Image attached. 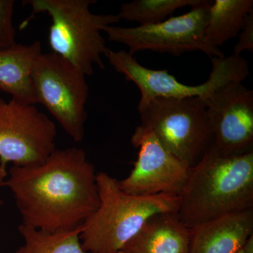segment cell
Segmentation results:
<instances>
[{
  "label": "cell",
  "mask_w": 253,
  "mask_h": 253,
  "mask_svg": "<svg viewBox=\"0 0 253 253\" xmlns=\"http://www.w3.org/2000/svg\"><path fill=\"white\" fill-rule=\"evenodd\" d=\"M14 0H0V50L16 44V28L14 27Z\"/></svg>",
  "instance_id": "cell-18"
},
{
  "label": "cell",
  "mask_w": 253,
  "mask_h": 253,
  "mask_svg": "<svg viewBox=\"0 0 253 253\" xmlns=\"http://www.w3.org/2000/svg\"></svg>",
  "instance_id": "cell-24"
},
{
  "label": "cell",
  "mask_w": 253,
  "mask_h": 253,
  "mask_svg": "<svg viewBox=\"0 0 253 253\" xmlns=\"http://www.w3.org/2000/svg\"><path fill=\"white\" fill-rule=\"evenodd\" d=\"M56 124L36 105L0 99V164L30 166L56 149Z\"/></svg>",
  "instance_id": "cell-9"
},
{
  "label": "cell",
  "mask_w": 253,
  "mask_h": 253,
  "mask_svg": "<svg viewBox=\"0 0 253 253\" xmlns=\"http://www.w3.org/2000/svg\"><path fill=\"white\" fill-rule=\"evenodd\" d=\"M82 226L71 230L49 232L21 224L18 231L24 244L15 253H86L80 238Z\"/></svg>",
  "instance_id": "cell-16"
},
{
  "label": "cell",
  "mask_w": 253,
  "mask_h": 253,
  "mask_svg": "<svg viewBox=\"0 0 253 253\" xmlns=\"http://www.w3.org/2000/svg\"><path fill=\"white\" fill-rule=\"evenodd\" d=\"M106 57L115 71L124 76L126 81L139 88V104L158 97H198L206 101L214 92L231 83H242L249 76L247 61L241 56L211 58L212 71L206 83L199 85H186L169 74L167 70H153L144 67L129 53L110 50Z\"/></svg>",
  "instance_id": "cell-7"
},
{
  "label": "cell",
  "mask_w": 253,
  "mask_h": 253,
  "mask_svg": "<svg viewBox=\"0 0 253 253\" xmlns=\"http://www.w3.org/2000/svg\"><path fill=\"white\" fill-rule=\"evenodd\" d=\"M253 209V151L224 156L212 148L191 168L177 215L188 229Z\"/></svg>",
  "instance_id": "cell-2"
},
{
  "label": "cell",
  "mask_w": 253,
  "mask_h": 253,
  "mask_svg": "<svg viewBox=\"0 0 253 253\" xmlns=\"http://www.w3.org/2000/svg\"><path fill=\"white\" fill-rule=\"evenodd\" d=\"M189 229L177 213L165 212L149 218L120 253H189Z\"/></svg>",
  "instance_id": "cell-13"
},
{
  "label": "cell",
  "mask_w": 253,
  "mask_h": 253,
  "mask_svg": "<svg viewBox=\"0 0 253 253\" xmlns=\"http://www.w3.org/2000/svg\"><path fill=\"white\" fill-rule=\"evenodd\" d=\"M201 0H134L121 5L117 14L120 20L136 22L139 26L154 24L167 19L181 8H190Z\"/></svg>",
  "instance_id": "cell-17"
},
{
  "label": "cell",
  "mask_w": 253,
  "mask_h": 253,
  "mask_svg": "<svg viewBox=\"0 0 253 253\" xmlns=\"http://www.w3.org/2000/svg\"><path fill=\"white\" fill-rule=\"evenodd\" d=\"M8 172L6 170V166L0 164V187L4 186V181L6 180Z\"/></svg>",
  "instance_id": "cell-21"
},
{
  "label": "cell",
  "mask_w": 253,
  "mask_h": 253,
  "mask_svg": "<svg viewBox=\"0 0 253 253\" xmlns=\"http://www.w3.org/2000/svg\"><path fill=\"white\" fill-rule=\"evenodd\" d=\"M36 105L41 104L76 142L85 134L89 86L86 76L55 53H42L32 72Z\"/></svg>",
  "instance_id": "cell-6"
},
{
  "label": "cell",
  "mask_w": 253,
  "mask_h": 253,
  "mask_svg": "<svg viewBox=\"0 0 253 253\" xmlns=\"http://www.w3.org/2000/svg\"><path fill=\"white\" fill-rule=\"evenodd\" d=\"M211 1L201 0L180 16L154 24L136 27L115 25L103 28L109 41L127 46L129 54L142 51L179 56L188 51H201L210 57H224L220 49L208 44L206 38L208 11Z\"/></svg>",
  "instance_id": "cell-8"
},
{
  "label": "cell",
  "mask_w": 253,
  "mask_h": 253,
  "mask_svg": "<svg viewBox=\"0 0 253 253\" xmlns=\"http://www.w3.org/2000/svg\"><path fill=\"white\" fill-rule=\"evenodd\" d=\"M1 205H2V201H1V199H0V206H1Z\"/></svg>",
  "instance_id": "cell-23"
},
{
  "label": "cell",
  "mask_w": 253,
  "mask_h": 253,
  "mask_svg": "<svg viewBox=\"0 0 253 253\" xmlns=\"http://www.w3.org/2000/svg\"><path fill=\"white\" fill-rule=\"evenodd\" d=\"M241 250L244 253H253V234L246 240Z\"/></svg>",
  "instance_id": "cell-20"
},
{
  "label": "cell",
  "mask_w": 253,
  "mask_h": 253,
  "mask_svg": "<svg viewBox=\"0 0 253 253\" xmlns=\"http://www.w3.org/2000/svg\"><path fill=\"white\" fill-rule=\"evenodd\" d=\"M40 41L30 44H18L0 50V90L11 99L36 105L32 72L38 58L42 54Z\"/></svg>",
  "instance_id": "cell-14"
},
{
  "label": "cell",
  "mask_w": 253,
  "mask_h": 253,
  "mask_svg": "<svg viewBox=\"0 0 253 253\" xmlns=\"http://www.w3.org/2000/svg\"><path fill=\"white\" fill-rule=\"evenodd\" d=\"M131 142L139 154L130 174L119 181L121 189L134 196H180L191 168L165 149L144 126H136Z\"/></svg>",
  "instance_id": "cell-10"
},
{
  "label": "cell",
  "mask_w": 253,
  "mask_h": 253,
  "mask_svg": "<svg viewBox=\"0 0 253 253\" xmlns=\"http://www.w3.org/2000/svg\"><path fill=\"white\" fill-rule=\"evenodd\" d=\"M96 184L99 206L84 221L80 235L86 252L118 253L149 218L179 210V196L128 194L119 180L106 172L96 173Z\"/></svg>",
  "instance_id": "cell-3"
},
{
  "label": "cell",
  "mask_w": 253,
  "mask_h": 253,
  "mask_svg": "<svg viewBox=\"0 0 253 253\" xmlns=\"http://www.w3.org/2000/svg\"><path fill=\"white\" fill-rule=\"evenodd\" d=\"M205 101L212 149L224 156L253 152V90L242 83H231Z\"/></svg>",
  "instance_id": "cell-11"
},
{
  "label": "cell",
  "mask_w": 253,
  "mask_h": 253,
  "mask_svg": "<svg viewBox=\"0 0 253 253\" xmlns=\"http://www.w3.org/2000/svg\"><path fill=\"white\" fill-rule=\"evenodd\" d=\"M189 253H237L253 234V209L189 229Z\"/></svg>",
  "instance_id": "cell-12"
},
{
  "label": "cell",
  "mask_w": 253,
  "mask_h": 253,
  "mask_svg": "<svg viewBox=\"0 0 253 253\" xmlns=\"http://www.w3.org/2000/svg\"><path fill=\"white\" fill-rule=\"evenodd\" d=\"M141 126L154 133L163 147L190 168L212 147L205 100L158 97L138 104Z\"/></svg>",
  "instance_id": "cell-5"
},
{
  "label": "cell",
  "mask_w": 253,
  "mask_h": 253,
  "mask_svg": "<svg viewBox=\"0 0 253 253\" xmlns=\"http://www.w3.org/2000/svg\"><path fill=\"white\" fill-rule=\"evenodd\" d=\"M96 0H25L33 14L49 15L48 42L51 52L76 66L86 76L94 73V66L104 70L102 56L110 49L101 35L103 28L121 21L118 15L95 14L90 6Z\"/></svg>",
  "instance_id": "cell-4"
},
{
  "label": "cell",
  "mask_w": 253,
  "mask_h": 253,
  "mask_svg": "<svg viewBox=\"0 0 253 253\" xmlns=\"http://www.w3.org/2000/svg\"><path fill=\"white\" fill-rule=\"evenodd\" d=\"M237 253H244V252H243L242 250L241 249Z\"/></svg>",
  "instance_id": "cell-22"
},
{
  "label": "cell",
  "mask_w": 253,
  "mask_h": 253,
  "mask_svg": "<svg viewBox=\"0 0 253 253\" xmlns=\"http://www.w3.org/2000/svg\"><path fill=\"white\" fill-rule=\"evenodd\" d=\"M4 186L22 224L49 232L81 226L99 206L94 166L76 146L56 149L40 164L13 166Z\"/></svg>",
  "instance_id": "cell-1"
},
{
  "label": "cell",
  "mask_w": 253,
  "mask_h": 253,
  "mask_svg": "<svg viewBox=\"0 0 253 253\" xmlns=\"http://www.w3.org/2000/svg\"><path fill=\"white\" fill-rule=\"evenodd\" d=\"M253 11V0H214L210 5L206 38L215 49L239 36L246 16Z\"/></svg>",
  "instance_id": "cell-15"
},
{
  "label": "cell",
  "mask_w": 253,
  "mask_h": 253,
  "mask_svg": "<svg viewBox=\"0 0 253 253\" xmlns=\"http://www.w3.org/2000/svg\"><path fill=\"white\" fill-rule=\"evenodd\" d=\"M239 41L233 51V54L241 56L244 51H253V11L247 15L244 26L239 34Z\"/></svg>",
  "instance_id": "cell-19"
}]
</instances>
